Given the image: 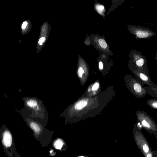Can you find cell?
I'll return each instance as SVG.
<instances>
[{
	"label": "cell",
	"instance_id": "cell-12",
	"mask_svg": "<svg viewBox=\"0 0 157 157\" xmlns=\"http://www.w3.org/2000/svg\"><path fill=\"white\" fill-rule=\"evenodd\" d=\"M63 144V142L62 140L59 139L55 141L54 143V146L56 149H60L62 147Z\"/></svg>",
	"mask_w": 157,
	"mask_h": 157
},
{
	"label": "cell",
	"instance_id": "cell-22",
	"mask_svg": "<svg viewBox=\"0 0 157 157\" xmlns=\"http://www.w3.org/2000/svg\"><path fill=\"white\" fill-rule=\"evenodd\" d=\"M154 58L157 61V52L155 53V56L154 57Z\"/></svg>",
	"mask_w": 157,
	"mask_h": 157
},
{
	"label": "cell",
	"instance_id": "cell-20",
	"mask_svg": "<svg viewBox=\"0 0 157 157\" xmlns=\"http://www.w3.org/2000/svg\"><path fill=\"white\" fill-rule=\"evenodd\" d=\"M28 21H26L23 23L21 25V28L22 29H24L26 28L28 24Z\"/></svg>",
	"mask_w": 157,
	"mask_h": 157
},
{
	"label": "cell",
	"instance_id": "cell-14",
	"mask_svg": "<svg viewBox=\"0 0 157 157\" xmlns=\"http://www.w3.org/2000/svg\"><path fill=\"white\" fill-rule=\"evenodd\" d=\"M99 43L101 47L105 49L107 47V44L105 40L102 38L99 39Z\"/></svg>",
	"mask_w": 157,
	"mask_h": 157
},
{
	"label": "cell",
	"instance_id": "cell-3",
	"mask_svg": "<svg viewBox=\"0 0 157 157\" xmlns=\"http://www.w3.org/2000/svg\"><path fill=\"white\" fill-rule=\"evenodd\" d=\"M138 125L137 123H136L134 125L133 129L134 138L137 147L145 157L152 151V149L147 140Z\"/></svg>",
	"mask_w": 157,
	"mask_h": 157
},
{
	"label": "cell",
	"instance_id": "cell-18",
	"mask_svg": "<svg viewBox=\"0 0 157 157\" xmlns=\"http://www.w3.org/2000/svg\"><path fill=\"white\" fill-rule=\"evenodd\" d=\"M99 86V84L98 82H96L94 83L92 87L93 90H96L98 89Z\"/></svg>",
	"mask_w": 157,
	"mask_h": 157
},
{
	"label": "cell",
	"instance_id": "cell-4",
	"mask_svg": "<svg viewBox=\"0 0 157 157\" xmlns=\"http://www.w3.org/2000/svg\"><path fill=\"white\" fill-rule=\"evenodd\" d=\"M128 77V87L132 93L136 98L145 97L147 94V87H143L136 77Z\"/></svg>",
	"mask_w": 157,
	"mask_h": 157
},
{
	"label": "cell",
	"instance_id": "cell-10",
	"mask_svg": "<svg viewBox=\"0 0 157 157\" xmlns=\"http://www.w3.org/2000/svg\"><path fill=\"white\" fill-rule=\"evenodd\" d=\"M146 103L151 109H157V98L150 99L147 100Z\"/></svg>",
	"mask_w": 157,
	"mask_h": 157
},
{
	"label": "cell",
	"instance_id": "cell-8",
	"mask_svg": "<svg viewBox=\"0 0 157 157\" xmlns=\"http://www.w3.org/2000/svg\"><path fill=\"white\" fill-rule=\"evenodd\" d=\"M94 6L96 11L99 15L104 18L106 10L104 6L98 2H95L94 3Z\"/></svg>",
	"mask_w": 157,
	"mask_h": 157
},
{
	"label": "cell",
	"instance_id": "cell-5",
	"mask_svg": "<svg viewBox=\"0 0 157 157\" xmlns=\"http://www.w3.org/2000/svg\"><path fill=\"white\" fill-rule=\"evenodd\" d=\"M130 32L134 35L136 38L138 40L148 39L156 35V33L147 29L131 27Z\"/></svg>",
	"mask_w": 157,
	"mask_h": 157
},
{
	"label": "cell",
	"instance_id": "cell-7",
	"mask_svg": "<svg viewBox=\"0 0 157 157\" xmlns=\"http://www.w3.org/2000/svg\"><path fill=\"white\" fill-rule=\"evenodd\" d=\"M2 142L6 147H9L11 146L12 143V137L9 131H6L3 133Z\"/></svg>",
	"mask_w": 157,
	"mask_h": 157
},
{
	"label": "cell",
	"instance_id": "cell-1",
	"mask_svg": "<svg viewBox=\"0 0 157 157\" xmlns=\"http://www.w3.org/2000/svg\"><path fill=\"white\" fill-rule=\"evenodd\" d=\"M130 67L132 71L140 70L149 74L147 60L141 52L137 50H132L130 53Z\"/></svg>",
	"mask_w": 157,
	"mask_h": 157
},
{
	"label": "cell",
	"instance_id": "cell-6",
	"mask_svg": "<svg viewBox=\"0 0 157 157\" xmlns=\"http://www.w3.org/2000/svg\"><path fill=\"white\" fill-rule=\"evenodd\" d=\"M132 72L137 79L143 86L146 85L150 86L155 83L151 81L149 74L145 72L140 70H134Z\"/></svg>",
	"mask_w": 157,
	"mask_h": 157
},
{
	"label": "cell",
	"instance_id": "cell-13",
	"mask_svg": "<svg viewBox=\"0 0 157 157\" xmlns=\"http://www.w3.org/2000/svg\"><path fill=\"white\" fill-rule=\"evenodd\" d=\"M30 126L35 132H38L40 130L39 127L37 124L35 122H31L30 124Z\"/></svg>",
	"mask_w": 157,
	"mask_h": 157
},
{
	"label": "cell",
	"instance_id": "cell-11",
	"mask_svg": "<svg viewBox=\"0 0 157 157\" xmlns=\"http://www.w3.org/2000/svg\"><path fill=\"white\" fill-rule=\"evenodd\" d=\"M87 104V101L84 99L78 101L75 105V108L77 110H80L85 107Z\"/></svg>",
	"mask_w": 157,
	"mask_h": 157
},
{
	"label": "cell",
	"instance_id": "cell-21",
	"mask_svg": "<svg viewBox=\"0 0 157 157\" xmlns=\"http://www.w3.org/2000/svg\"><path fill=\"white\" fill-rule=\"evenodd\" d=\"M99 67L100 69H102L103 68V64L102 62H100L99 63Z\"/></svg>",
	"mask_w": 157,
	"mask_h": 157
},
{
	"label": "cell",
	"instance_id": "cell-15",
	"mask_svg": "<svg viewBox=\"0 0 157 157\" xmlns=\"http://www.w3.org/2000/svg\"><path fill=\"white\" fill-rule=\"evenodd\" d=\"M27 104L30 107H33L37 105V102L35 100H30L27 102Z\"/></svg>",
	"mask_w": 157,
	"mask_h": 157
},
{
	"label": "cell",
	"instance_id": "cell-16",
	"mask_svg": "<svg viewBox=\"0 0 157 157\" xmlns=\"http://www.w3.org/2000/svg\"><path fill=\"white\" fill-rule=\"evenodd\" d=\"M145 157H157V150L154 151H151L150 152L147 154Z\"/></svg>",
	"mask_w": 157,
	"mask_h": 157
},
{
	"label": "cell",
	"instance_id": "cell-2",
	"mask_svg": "<svg viewBox=\"0 0 157 157\" xmlns=\"http://www.w3.org/2000/svg\"><path fill=\"white\" fill-rule=\"evenodd\" d=\"M137 121L148 132L157 139V124L146 112L140 110L136 112Z\"/></svg>",
	"mask_w": 157,
	"mask_h": 157
},
{
	"label": "cell",
	"instance_id": "cell-23",
	"mask_svg": "<svg viewBox=\"0 0 157 157\" xmlns=\"http://www.w3.org/2000/svg\"><path fill=\"white\" fill-rule=\"evenodd\" d=\"M116 0H112V4L114 3Z\"/></svg>",
	"mask_w": 157,
	"mask_h": 157
},
{
	"label": "cell",
	"instance_id": "cell-19",
	"mask_svg": "<svg viewBox=\"0 0 157 157\" xmlns=\"http://www.w3.org/2000/svg\"><path fill=\"white\" fill-rule=\"evenodd\" d=\"M46 39L44 37L41 38L38 41V44L40 45H42L45 42Z\"/></svg>",
	"mask_w": 157,
	"mask_h": 157
},
{
	"label": "cell",
	"instance_id": "cell-17",
	"mask_svg": "<svg viewBox=\"0 0 157 157\" xmlns=\"http://www.w3.org/2000/svg\"><path fill=\"white\" fill-rule=\"evenodd\" d=\"M83 73L84 70L83 68L81 67H79L78 71V76L80 77H82V74Z\"/></svg>",
	"mask_w": 157,
	"mask_h": 157
},
{
	"label": "cell",
	"instance_id": "cell-9",
	"mask_svg": "<svg viewBox=\"0 0 157 157\" xmlns=\"http://www.w3.org/2000/svg\"><path fill=\"white\" fill-rule=\"evenodd\" d=\"M147 94L150 96L157 98V85H153L147 87Z\"/></svg>",
	"mask_w": 157,
	"mask_h": 157
}]
</instances>
